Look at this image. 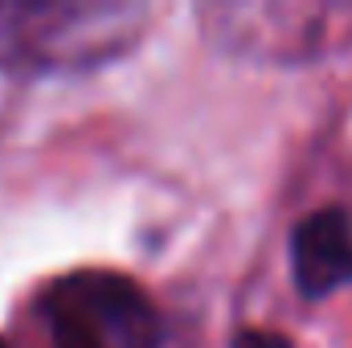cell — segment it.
Here are the masks:
<instances>
[{"instance_id":"cell-5","label":"cell","mask_w":352,"mask_h":348,"mask_svg":"<svg viewBox=\"0 0 352 348\" xmlns=\"http://www.w3.org/2000/svg\"><path fill=\"white\" fill-rule=\"evenodd\" d=\"M230 348H295L291 345V336H283V332H266V328H242L238 336H234V345Z\"/></svg>"},{"instance_id":"cell-3","label":"cell","mask_w":352,"mask_h":348,"mask_svg":"<svg viewBox=\"0 0 352 348\" xmlns=\"http://www.w3.org/2000/svg\"><path fill=\"white\" fill-rule=\"evenodd\" d=\"M54 348H156L160 316L140 283L115 270H74L41 295Z\"/></svg>"},{"instance_id":"cell-1","label":"cell","mask_w":352,"mask_h":348,"mask_svg":"<svg viewBox=\"0 0 352 348\" xmlns=\"http://www.w3.org/2000/svg\"><path fill=\"white\" fill-rule=\"evenodd\" d=\"M152 8L135 0H0V70L16 78L90 74L127 58Z\"/></svg>"},{"instance_id":"cell-4","label":"cell","mask_w":352,"mask_h":348,"mask_svg":"<svg viewBox=\"0 0 352 348\" xmlns=\"http://www.w3.org/2000/svg\"><path fill=\"white\" fill-rule=\"evenodd\" d=\"M291 279L303 299H328L352 283V221L340 205H324L295 226Z\"/></svg>"},{"instance_id":"cell-2","label":"cell","mask_w":352,"mask_h":348,"mask_svg":"<svg viewBox=\"0 0 352 348\" xmlns=\"http://www.w3.org/2000/svg\"><path fill=\"white\" fill-rule=\"evenodd\" d=\"M197 17L221 54L263 66H311L352 45V4L213 0L201 4Z\"/></svg>"}]
</instances>
